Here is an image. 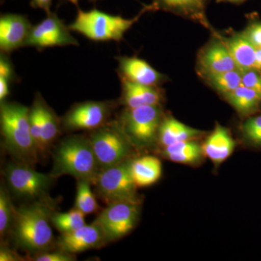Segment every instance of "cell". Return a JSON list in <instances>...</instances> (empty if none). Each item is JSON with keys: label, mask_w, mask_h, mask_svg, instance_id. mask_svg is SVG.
I'll return each instance as SVG.
<instances>
[{"label": "cell", "mask_w": 261, "mask_h": 261, "mask_svg": "<svg viewBox=\"0 0 261 261\" xmlns=\"http://www.w3.org/2000/svg\"><path fill=\"white\" fill-rule=\"evenodd\" d=\"M30 108L16 102H0V125L5 147L17 163L33 166L39 152L31 132Z\"/></svg>", "instance_id": "cell-1"}, {"label": "cell", "mask_w": 261, "mask_h": 261, "mask_svg": "<svg viewBox=\"0 0 261 261\" xmlns=\"http://www.w3.org/2000/svg\"><path fill=\"white\" fill-rule=\"evenodd\" d=\"M100 168L89 137L72 135L59 142L53 152V166L49 175L54 178L69 175L77 180L95 184Z\"/></svg>", "instance_id": "cell-2"}, {"label": "cell", "mask_w": 261, "mask_h": 261, "mask_svg": "<svg viewBox=\"0 0 261 261\" xmlns=\"http://www.w3.org/2000/svg\"><path fill=\"white\" fill-rule=\"evenodd\" d=\"M53 214L51 205L46 200L15 210L12 225L15 243L24 250L36 254L48 250L53 242L49 225Z\"/></svg>", "instance_id": "cell-3"}, {"label": "cell", "mask_w": 261, "mask_h": 261, "mask_svg": "<svg viewBox=\"0 0 261 261\" xmlns=\"http://www.w3.org/2000/svg\"><path fill=\"white\" fill-rule=\"evenodd\" d=\"M75 6L77 15L74 21L68 25L70 30L94 42H121L127 31L140 20L142 15L149 12L148 5H144L135 18H124L121 15L108 14L96 8L84 11L79 4Z\"/></svg>", "instance_id": "cell-4"}, {"label": "cell", "mask_w": 261, "mask_h": 261, "mask_svg": "<svg viewBox=\"0 0 261 261\" xmlns=\"http://www.w3.org/2000/svg\"><path fill=\"white\" fill-rule=\"evenodd\" d=\"M165 114L162 106L125 108L117 118L130 143L137 148H149L158 144L159 130Z\"/></svg>", "instance_id": "cell-5"}, {"label": "cell", "mask_w": 261, "mask_h": 261, "mask_svg": "<svg viewBox=\"0 0 261 261\" xmlns=\"http://www.w3.org/2000/svg\"><path fill=\"white\" fill-rule=\"evenodd\" d=\"M100 171L130 159L135 148L117 120H111L89 137Z\"/></svg>", "instance_id": "cell-6"}, {"label": "cell", "mask_w": 261, "mask_h": 261, "mask_svg": "<svg viewBox=\"0 0 261 261\" xmlns=\"http://www.w3.org/2000/svg\"><path fill=\"white\" fill-rule=\"evenodd\" d=\"M132 159L100 171L95 185L98 195L106 203L116 201L128 200L140 202L137 193L130 163Z\"/></svg>", "instance_id": "cell-7"}, {"label": "cell", "mask_w": 261, "mask_h": 261, "mask_svg": "<svg viewBox=\"0 0 261 261\" xmlns=\"http://www.w3.org/2000/svg\"><path fill=\"white\" fill-rule=\"evenodd\" d=\"M140 211V202L116 201L108 204L94 222L102 228L106 242L115 241L135 228Z\"/></svg>", "instance_id": "cell-8"}, {"label": "cell", "mask_w": 261, "mask_h": 261, "mask_svg": "<svg viewBox=\"0 0 261 261\" xmlns=\"http://www.w3.org/2000/svg\"><path fill=\"white\" fill-rule=\"evenodd\" d=\"M116 101H87L76 103L61 118L62 129L65 132L94 130L111 121Z\"/></svg>", "instance_id": "cell-9"}, {"label": "cell", "mask_w": 261, "mask_h": 261, "mask_svg": "<svg viewBox=\"0 0 261 261\" xmlns=\"http://www.w3.org/2000/svg\"><path fill=\"white\" fill-rule=\"evenodd\" d=\"M5 176L11 191L19 197L46 200L48 190L55 178L50 175L37 172L29 165L9 164Z\"/></svg>", "instance_id": "cell-10"}, {"label": "cell", "mask_w": 261, "mask_h": 261, "mask_svg": "<svg viewBox=\"0 0 261 261\" xmlns=\"http://www.w3.org/2000/svg\"><path fill=\"white\" fill-rule=\"evenodd\" d=\"M79 45L78 40L70 34L68 25H65L56 13L51 12L42 22L33 25L25 47L40 50L48 47Z\"/></svg>", "instance_id": "cell-11"}, {"label": "cell", "mask_w": 261, "mask_h": 261, "mask_svg": "<svg viewBox=\"0 0 261 261\" xmlns=\"http://www.w3.org/2000/svg\"><path fill=\"white\" fill-rule=\"evenodd\" d=\"M240 69L219 32L201 48L197 58V72L200 77Z\"/></svg>", "instance_id": "cell-12"}, {"label": "cell", "mask_w": 261, "mask_h": 261, "mask_svg": "<svg viewBox=\"0 0 261 261\" xmlns=\"http://www.w3.org/2000/svg\"><path fill=\"white\" fill-rule=\"evenodd\" d=\"M210 0H152L149 12L163 11L192 20L205 27L211 34H217L207 19L206 10Z\"/></svg>", "instance_id": "cell-13"}, {"label": "cell", "mask_w": 261, "mask_h": 261, "mask_svg": "<svg viewBox=\"0 0 261 261\" xmlns=\"http://www.w3.org/2000/svg\"><path fill=\"white\" fill-rule=\"evenodd\" d=\"M118 66L117 69L119 79H123L142 85L161 87L166 83L167 75L160 73L147 62L137 57H116Z\"/></svg>", "instance_id": "cell-14"}, {"label": "cell", "mask_w": 261, "mask_h": 261, "mask_svg": "<svg viewBox=\"0 0 261 261\" xmlns=\"http://www.w3.org/2000/svg\"><path fill=\"white\" fill-rule=\"evenodd\" d=\"M33 25L27 16L20 14H4L0 17V50L9 54L25 47Z\"/></svg>", "instance_id": "cell-15"}, {"label": "cell", "mask_w": 261, "mask_h": 261, "mask_svg": "<svg viewBox=\"0 0 261 261\" xmlns=\"http://www.w3.org/2000/svg\"><path fill=\"white\" fill-rule=\"evenodd\" d=\"M107 243L102 228L95 222L84 225L71 232L61 233L58 239V249L75 255Z\"/></svg>", "instance_id": "cell-16"}, {"label": "cell", "mask_w": 261, "mask_h": 261, "mask_svg": "<svg viewBox=\"0 0 261 261\" xmlns=\"http://www.w3.org/2000/svg\"><path fill=\"white\" fill-rule=\"evenodd\" d=\"M121 95L118 103L127 108L159 106L164 101V92L160 87L142 85L120 79Z\"/></svg>", "instance_id": "cell-17"}, {"label": "cell", "mask_w": 261, "mask_h": 261, "mask_svg": "<svg viewBox=\"0 0 261 261\" xmlns=\"http://www.w3.org/2000/svg\"><path fill=\"white\" fill-rule=\"evenodd\" d=\"M235 145L236 143L229 130L216 123L214 130L206 137L202 147L204 155L214 164L219 165L231 155Z\"/></svg>", "instance_id": "cell-18"}, {"label": "cell", "mask_w": 261, "mask_h": 261, "mask_svg": "<svg viewBox=\"0 0 261 261\" xmlns=\"http://www.w3.org/2000/svg\"><path fill=\"white\" fill-rule=\"evenodd\" d=\"M205 134L203 130L187 126L174 117L164 116L159 128L158 144L163 148L177 142L198 140Z\"/></svg>", "instance_id": "cell-19"}, {"label": "cell", "mask_w": 261, "mask_h": 261, "mask_svg": "<svg viewBox=\"0 0 261 261\" xmlns=\"http://www.w3.org/2000/svg\"><path fill=\"white\" fill-rule=\"evenodd\" d=\"M130 173L137 187L150 186L162 174V164L158 158L146 155L130 161Z\"/></svg>", "instance_id": "cell-20"}, {"label": "cell", "mask_w": 261, "mask_h": 261, "mask_svg": "<svg viewBox=\"0 0 261 261\" xmlns=\"http://www.w3.org/2000/svg\"><path fill=\"white\" fill-rule=\"evenodd\" d=\"M223 96L243 119L261 112L260 96L243 84Z\"/></svg>", "instance_id": "cell-21"}, {"label": "cell", "mask_w": 261, "mask_h": 261, "mask_svg": "<svg viewBox=\"0 0 261 261\" xmlns=\"http://www.w3.org/2000/svg\"><path fill=\"white\" fill-rule=\"evenodd\" d=\"M223 37L233 59L240 70L254 68L257 48L242 32L233 33L228 37H224V36Z\"/></svg>", "instance_id": "cell-22"}, {"label": "cell", "mask_w": 261, "mask_h": 261, "mask_svg": "<svg viewBox=\"0 0 261 261\" xmlns=\"http://www.w3.org/2000/svg\"><path fill=\"white\" fill-rule=\"evenodd\" d=\"M34 97L37 99L40 110L42 155H44L61 133V121L40 94H36Z\"/></svg>", "instance_id": "cell-23"}, {"label": "cell", "mask_w": 261, "mask_h": 261, "mask_svg": "<svg viewBox=\"0 0 261 261\" xmlns=\"http://www.w3.org/2000/svg\"><path fill=\"white\" fill-rule=\"evenodd\" d=\"M162 154L173 162L193 165L203 159L202 145L197 140L185 141L163 147Z\"/></svg>", "instance_id": "cell-24"}, {"label": "cell", "mask_w": 261, "mask_h": 261, "mask_svg": "<svg viewBox=\"0 0 261 261\" xmlns=\"http://www.w3.org/2000/svg\"><path fill=\"white\" fill-rule=\"evenodd\" d=\"M201 78L218 93L224 95L242 85V70L236 69L213 73L204 75Z\"/></svg>", "instance_id": "cell-25"}, {"label": "cell", "mask_w": 261, "mask_h": 261, "mask_svg": "<svg viewBox=\"0 0 261 261\" xmlns=\"http://www.w3.org/2000/svg\"><path fill=\"white\" fill-rule=\"evenodd\" d=\"M240 132L247 147L261 150V112L243 119L240 126Z\"/></svg>", "instance_id": "cell-26"}, {"label": "cell", "mask_w": 261, "mask_h": 261, "mask_svg": "<svg viewBox=\"0 0 261 261\" xmlns=\"http://www.w3.org/2000/svg\"><path fill=\"white\" fill-rule=\"evenodd\" d=\"M86 215L75 208L65 214H54L51 222L61 233L71 232L86 225Z\"/></svg>", "instance_id": "cell-27"}, {"label": "cell", "mask_w": 261, "mask_h": 261, "mask_svg": "<svg viewBox=\"0 0 261 261\" xmlns=\"http://www.w3.org/2000/svg\"><path fill=\"white\" fill-rule=\"evenodd\" d=\"M90 184L91 182L82 179L78 180L77 183L75 208L85 215L94 214L99 209V205L91 190Z\"/></svg>", "instance_id": "cell-28"}, {"label": "cell", "mask_w": 261, "mask_h": 261, "mask_svg": "<svg viewBox=\"0 0 261 261\" xmlns=\"http://www.w3.org/2000/svg\"><path fill=\"white\" fill-rule=\"evenodd\" d=\"M15 208L4 185L0 189V234L4 238L13 225Z\"/></svg>", "instance_id": "cell-29"}, {"label": "cell", "mask_w": 261, "mask_h": 261, "mask_svg": "<svg viewBox=\"0 0 261 261\" xmlns=\"http://www.w3.org/2000/svg\"><path fill=\"white\" fill-rule=\"evenodd\" d=\"M30 119L31 132L34 143L39 154H42V124H41L40 110L37 99L34 97V102L30 108L29 113Z\"/></svg>", "instance_id": "cell-30"}, {"label": "cell", "mask_w": 261, "mask_h": 261, "mask_svg": "<svg viewBox=\"0 0 261 261\" xmlns=\"http://www.w3.org/2000/svg\"><path fill=\"white\" fill-rule=\"evenodd\" d=\"M242 84L255 91L261 97V71L255 68L242 70Z\"/></svg>", "instance_id": "cell-31"}, {"label": "cell", "mask_w": 261, "mask_h": 261, "mask_svg": "<svg viewBox=\"0 0 261 261\" xmlns=\"http://www.w3.org/2000/svg\"><path fill=\"white\" fill-rule=\"evenodd\" d=\"M245 37L256 48H261V20L252 18L246 28L242 31Z\"/></svg>", "instance_id": "cell-32"}, {"label": "cell", "mask_w": 261, "mask_h": 261, "mask_svg": "<svg viewBox=\"0 0 261 261\" xmlns=\"http://www.w3.org/2000/svg\"><path fill=\"white\" fill-rule=\"evenodd\" d=\"M0 78L5 79L10 84L18 79L15 74L14 65L8 53H1L0 55Z\"/></svg>", "instance_id": "cell-33"}, {"label": "cell", "mask_w": 261, "mask_h": 261, "mask_svg": "<svg viewBox=\"0 0 261 261\" xmlns=\"http://www.w3.org/2000/svg\"><path fill=\"white\" fill-rule=\"evenodd\" d=\"M35 261H73L75 260V255L63 251L58 249V251L50 252H39L33 257Z\"/></svg>", "instance_id": "cell-34"}, {"label": "cell", "mask_w": 261, "mask_h": 261, "mask_svg": "<svg viewBox=\"0 0 261 261\" xmlns=\"http://www.w3.org/2000/svg\"><path fill=\"white\" fill-rule=\"evenodd\" d=\"M53 0H31L30 5L35 9L44 10L46 13H51V7Z\"/></svg>", "instance_id": "cell-35"}, {"label": "cell", "mask_w": 261, "mask_h": 261, "mask_svg": "<svg viewBox=\"0 0 261 261\" xmlns=\"http://www.w3.org/2000/svg\"><path fill=\"white\" fill-rule=\"evenodd\" d=\"M20 257L18 254L15 253L9 248L2 246L0 250V260L1 261H16L20 260Z\"/></svg>", "instance_id": "cell-36"}, {"label": "cell", "mask_w": 261, "mask_h": 261, "mask_svg": "<svg viewBox=\"0 0 261 261\" xmlns=\"http://www.w3.org/2000/svg\"><path fill=\"white\" fill-rule=\"evenodd\" d=\"M10 84L8 81L0 78V102L6 100V98L10 95Z\"/></svg>", "instance_id": "cell-37"}, {"label": "cell", "mask_w": 261, "mask_h": 261, "mask_svg": "<svg viewBox=\"0 0 261 261\" xmlns=\"http://www.w3.org/2000/svg\"><path fill=\"white\" fill-rule=\"evenodd\" d=\"M254 68L261 71V48H257L255 51V65Z\"/></svg>", "instance_id": "cell-38"}, {"label": "cell", "mask_w": 261, "mask_h": 261, "mask_svg": "<svg viewBox=\"0 0 261 261\" xmlns=\"http://www.w3.org/2000/svg\"><path fill=\"white\" fill-rule=\"evenodd\" d=\"M247 0H216L217 3H231L233 5H241Z\"/></svg>", "instance_id": "cell-39"}, {"label": "cell", "mask_w": 261, "mask_h": 261, "mask_svg": "<svg viewBox=\"0 0 261 261\" xmlns=\"http://www.w3.org/2000/svg\"><path fill=\"white\" fill-rule=\"evenodd\" d=\"M90 3H97V1H99V0H88ZM135 1L138 2V3H140V0H135ZM60 3H63V2H69V3H72L74 5H76L79 4V0H59Z\"/></svg>", "instance_id": "cell-40"}]
</instances>
